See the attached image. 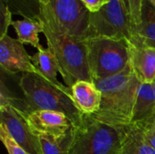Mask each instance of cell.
Masks as SVG:
<instances>
[{
	"label": "cell",
	"mask_w": 155,
	"mask_h": 154,
	"mask_svg": "<svg viewBox=\"0 0 155 154\" xmlns=\"http://www.w3.org/2000/svg\"><path fill=\"white\" fill-rule=\"evenodd\" d=\"M94 83L101 92L102 101L99 111L92 116L119 128L132 124L134 103L141 84L132 69Z\"/></svg>",
	"instance_id": "7a4b0ae2"
},
{
	"label": "cell",
	"mask_w": 155,
	"mask_h": 154,
	"mask_svg": "<svg viewBox=\"0 0 155 154\" xmlns=\"http://www.w3.org/2000/svg\"><path fill=\"white\" fill-rule=\"evenodd\" d=\"M44 26L47 47L54 54L59 65V74L68 87L76 82H93L87 61L86 40L77 39L67 34L54 17L47 5L39 3L35 16Z\"/></svg>",
	"instance_id": "6da1fadb"
},
{
	"label": "cell",
	"mask_w": 155,
	"mask_h": 154,
	"mask_svg": "<svg viewBox=\"0 0 155 154\" xmlns=\"http://www.w3.org/2000/svg\"><path fill=\"white\" fill-rule=\"evenodd\" d=\"M25 115L31 129L35 134H45L59 138L66 135L73 127V123L69 118L59 112L25 111Z\"/></svg>",
	"instance_id": "30bf717a"
},
{
	"label": "cell",
	"mask_w": 155,
	"mask_h": 154,
	"mask_svg": "<svg viewBox=\"0 0 155 154\" xmlns=\"http://www.w3.org/2000/svg\"><path fill=\"white\" fill-rule=\"evenodd\" d=\"M19 87L24 95L26 112H59L65 114L73 125L78 124L84 118V113L75 104L72 90L67 85L56 84L38 73H29L22 74Z\"/></svg>",
	"instance_id": "3957f363"
},
{
	"label": "cell",
	"mask_w": 155,
	"mask_h": 154,
	"mask_svg": "<svg viewBox=\"0 0 155 154\" xmlns=\"http://www.w3.org/2000/svg\"><path fill=\"white\" fill-rule=\"evenodd\" d=\"M12 22V11L9 7V0H0V38L7 34L8 27Z\"/></svg>",
	"instance_id": "ffe728a7"
},
{
	"label": "cell",
	"mask_w": 155,
	"mask_h": 154,
	"mask_svg": "<svg viewBox=\"0 0 155 154\" xmlns=\"http://www.w3.org/2000/svg\"><path fill=\"white\" fill-rule=\"evenodd\" d=\"M0 140L8 154H30L11 137L9 133L2 124H0Z\"/></svg>",
	"instance_id": "d6986e66"
},
{
	"label": "cell",
	"mask_w": 155,
	"mask_h": 154,
	"mask_svg": "<svg viewBox=\"0 0 155 154\" xmlns=\"http://www.w3.org/2000/svg\"><path fill=\"white\" fill-rule=\"evenodd\" d=\"M32 62L37 70V73L48 79L49 81L60 84L57 79L59 65L54 52L49 48H41L32 56Z\"/></svg>",
	"instance_id": "e0dca14e"
},
{
	"label": "cell",
	"mask_w": 155,
	"mask_h": 154,
	"mask_svg": "<svg viewBox=\"0 0 155 154\" xmlns=\"http://www.w3.org/2000/svg\"><path fill=\"white\" fill-rule=\"evenodd\" d=\"M153 83H154V84H155V79H154V81H153Z\"/></svg>",
	"instance_id": "484cf974"
},
{
	"label": "cell",
	"mask_w": 155,
	"mask_h": 154,
	"mask_svg": "<svg viewBox=\"0 0 155 154\" xmlns=\"http://www.w3.org/2000/svg\"><path fill=\"white\" fill-rule=\"evenodd\" d=\"M123 129L84 114L72 127L69 154H121Z\"/></svg>",
	"instance_id": "277c9868"
},
{
	"label": "cell",
	"mask_w": 155,
	"mask_h": 154,
	"mask_svg": "<svg viewBox=\"0 0 155 154\" xmlns=\"http://www.w3.org/2000/svg\"><path fill=\"white\" fill-rule=\"evenodd\" d=\"M82 1L91 13H95L98 12L106 4H108L111 0H82Z\"/></svg>",
	"instance_id": "603a6c76"
},
{
	"label": "cell",
	"mask_w": 155,
	"mask_h": 154,
	"mask_svg": "<svg viewBox=\"0 0 155 154\" xmlns=\"http://www.w3.org/2000/svg\"><path fill=\"white\" fill-rule=\"evenodd\" d=\"M38 2L40 4H44V5H48L49 4V0H38Z\"/></svg>",
	"instance_id": "cb8c5ba5"
},
{
	"label": "cell",
	"mask_w": 155,
	"mask_h": 154,
	"mask_svg": "<svg viewBox=\"0 0 155 154\" xmlns=\"http://www.w3.org/2000/svg\"><path fill=\"white\" fill-rule=\"evenodd\" d=\"M155 115V84H141L134 103L132 123L142 125Z\"/></svg>",
	"instance_id": "5bb4252c"
},
{
	"label": "cell",
	"mask_w": 155,
	"mask_h": 154,
	"mask_svg": "<svg viewBox=\"0 0 155 154\" xmlns=\"http://www.w3.org/2000/svg\"><path fill=\"white\" fill-rule=\"evenodd\" d=\"M86 44L88 66L93 82L131 70L127 42L94 36L88 38Z\"/></svg>",
	"instance_id": "5b68a950"
},
{
	"label": "cell",
	"mask_w": 155,
	"mask_h": 154,
	"mask_svg": "<svg viewBox=\"0 0 155 154\" xmlns=\"http://www.w3.org/2000/svg\"><path fill=\"white\" fill-rule=\"evenodd\" d=\"M131 44H144L155 49V6L143 0L141 12V22L134 27V40Z\"/></svg>",
	"instance_id": "4fadbf2b"
},
{
	"label": "cell",
	"mask_w": 155,
	"mask_h": 154,
	"mask_svg": "<svg viewBox=\"0 0 155 154\" xmlns=\"http://www.w3.org/2000/svg\"><path fill=\"white\" fill-rule=\"evenodd\" d=\"M133 20L134 27L141 22V12L143 0H125Z\"/></svg>",
	"instance_id": "44dd1931"
},
{
	"label": "cell",
	"mask_w": 155,
	"mask_h": 154,
	"mask_svg": "<svg viewBox=\"0 0 155 154\" xmlns=\"http://www.w3.org/2000/svg\"><path fill=\"white\" fill-rule=\"evenodd\" d=\"M121 154H155V149L146 141L143 129L132 123L123 129Z\"/></svg>",
	"instance_id": "9a60e30c"
},
{
	"label": "cell",
	"mask_w": 155,
	"mask_h": 154,
	"mask_svg": "<svg viewBox=\"0 0 155 154\" xmlns=\"http://www.w3.org/2000/svg\"><path fill=\"white\" fill-rule=\"evenodd\" d=\"M0 66L3 71L10 74L37 73L24 44L8 34L0 38Z\"/></svg>",
	"instance_id": "9c48e42d"
},
{
	"label": "cell",
	"mask_w": 155,
	"mask_h": 154,
	"mask_svg": "<svg viewBox=\"0 0 155 154\" xmlns=\"http://www.w3.org/2000/svg\"><path fill=\"white\" fill-rule=\"evenodd\" d=\"M47 5L67 34L80 40L90 37L91 12L82 0H49Z\"/></svg>",
	"instance_id": "52a82bcc"
},
{
	"label": "cell",
	"mask_w": 155,
	"mask_h": 154,
	"mask_svg": "<svg viewBox=\"0 0 155 154\" xmlns=\"http://www.w3.org/2000/svg\"><path fill=\"white\" fill-rule=\"evenodd\" d=\"M94 36L123 40L128 44L133 42L134 24L125 0H111L98 12L91 13L90 37Z\"/></svg>",
	"instance_id": "8992f818"
},
{
	"label": "cell",
	"mask_w": 155,
	"mask_h": 154,
	"mask_svg": "<svg viewBox=\"0 0 155 154\" xmlns=\"http://www.w3.org/2000/svg\"><path fill=\"white\" fill-rule=\"evenodd\" d=\"M71 131L66 135L59 138L45 134H36L40 143L42 154H69Z\"/></svg>",
	"instance_id": "ac0fdd59"
},
{
	"label": "cell",
	"mask_w": 155,
	"mask_h": 154,
	"mask_svg": "<svg viewBox=\"0 0 155 154\" xmlns=\"http://www.w3.org/2000/svg\"><path fill=\"white\" fill-rule=\"evenodd\" d=\"M143 129L146 141L155 149V115L142 125H138Z\"/></svg>",
	"instance_id": "7402d4cb"
},
{
	"label": "cell",
	"mask_w": 155,
	"mask_h": 154,
	"mask_svg": "<svg viewBox=\"0 0 155 154\" xmlns=\"http://www.w3.org/2000/svg\"><path fill=\"white\" fill-rule=\"evenodd\" d=\"M149 1H150V2H151V3H152V4H153V5L155 6V0H149Z\"/></svg>",
	"instance_id": "d4e9b609"
},
{
	"label": "cell",
	"mask_w": 155,
	"mask_h": 154,
	"mask_svg": "<svg viewBox=\"0 0 155 154\" xmlns=\"http://www.w3.org/2000/svg\"><path fill=\"white\" fill-rule=\"evenodd\" d=\"M71 90L74 101L83 113L93 115L99 111L102 94L94 82H76Z\"/></svg>",
	"instance_id": "7c38bea8"
},
{
	"label": "cell",
	"mask_w": 155,
	"mask_h": 154,
	"mask_svg": "<svg viewBox=\"0 0 155 154\" xmlns=\"http://www.w3.org/2000/svg\"><path fill=\"white\" fill-rule=\"evenodd\" d=\"M0 124L28 153L42 154L38 137L28 123L25 111L11 104L0 105Z\"/></svg>",
	"instance_id": "ba28073f"
},
{
	"label": "cell",
	"mask_w": 155,
	"mask_h": 154,
	"mask_svg": "<svg viewBox=\"0 0 155 154\" xmlns=\"http://www.w3.org/2000/svg\"><path fill=\"white\" fill-rule=\"evenodd\" d=\"M11 25L17 34V39L23 44H29L37 50L43 48L39 41V34L44 33V26L36 17H25L13 21Z\"/></svg>",
	"instance_id": "2e32d148"
},
{
	"label": "cell",
	"mask_w": 155,
	"mask_h": 154,
	"mask_svg": "<svg viewBox=\"0 0 155 154\" xmlns=\"http://www.w3.org/2000/svg\"><path fill=\"white\" fill-rule=\"evenodd\" d=\"M130 66L141 84H151L155 79V49L139 44H128Z\"/></svg>",
	"instance_id": "8fae6325"
}]
</instances>
